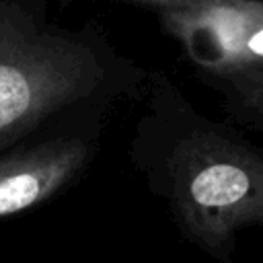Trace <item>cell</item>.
Wrapping results in <instances>:
<instances>
[{"label":"cell","mask_w":263,"mask_h":263,"mask_svg":"<svg viewBox=\"0 0 263 263\" xmlns=\"http://www.w3.org/2000/svg\"><path fill=\"white\" fill-rule=\"evenodd\" d=\"M103 76L84 43L39 31L0 4V146L92 92Z\"/></svg>","instance_id":"cell-1"},{"label":"cell","mask_w":263,"mask_h":263,"mask_svg":"<svg viewBox=\"0 0 263 263\" xmlns=\"http://www.w3.org/2000/svg\"><path fill=\"white\" fill-rule=\"evenodd\" d=\"M175 208L185 228L220 249L247 226H263V156L218 136L181 144L173 166Z\"/></svg>","instance_id":"cell-2"},{"label":"cell","mask_w":263,"mask_h":263,"mask_svg":"<svg viewBox=\"0 0 263 263\" xmlns=\"http://www.w3.org/2000/svg\"><path fill=\"white\" fill-rule=\"evenodd\" d=\"M162 25L210 74L232 78L263 70V0H201L162 10Z\"/></svg>","instance_id":"cell-3"},{"label":"cell","mask_w":263,"mask_h":263,"mask_svg":"<svg viewBox=\"0 0 263 263\" xmlns=\"http://www.w3.org/2000/svg\"><path fill=\"white\" fill-rule=\"evenodd\" d=\"M86 144L55 140L0 160V218L25 212L62 189L84 164Z\"/></svg>","instance_id":"cell-4"},{"label":"cell","mask_w":263,"mask_h":263,"mask_svg":"<svg viewBox=\"0 0 263 263\" xmlns=\"http://www.w3.org/2000/svg\"><path fill=\"white\" fill-rule=\"evenodd\" d=\"M226 80L247 109L255 111L257 115H263V70L245 72Z\"/></svg>","instance_id":"cell-5"},{"label":"cell","mask_w":263,"mask_h":263,"mask_svg":"<svg viewBox=\"0 0 263 263\" xmlns=\"http://www.w3.org/2000/svg\"><path fill=\"white\" fill-rule=\"evenodd\" d=\"M138 2H146V4L158 6L162 10H173V8H183V6H189V4H195L201 0H138Z\"/></svg>","instance_id":"cell-6"}]
</instances>
